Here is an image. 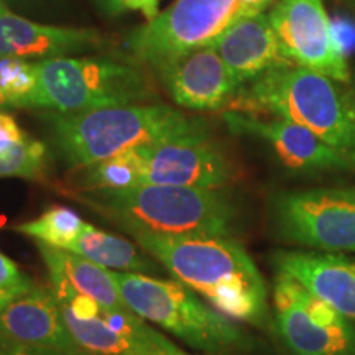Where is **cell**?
I'll return each instance as SVG.
<instances>
[{
    "label": "cell",
    "mask_w": 355,
    "mask_h": 355,
    "mask_svg": "<svg viewBox=\"0 0 355 355\" xmlns=\"http://www.w3.org/2000/svg\"><path fill=\"white\" fill-rule=\"evenodd\" d=\"M114 10H140L146 20H153L158 15V0H109Z\"/></svg>",
    "instance_id": "obj_30"
},
{
    "label": "cell",
    "mask_w": 355,
    "mask_h": 355,
    "mask_svg": "<svg viewBox=\"0 0 355 355\" xmlns=\"http://www.w3.org/2000/svg\"><path fill=\"white\" fill-rule=\"evenodd\" d=\"M3 3L6 2H13V3H20V2H26V0H2Z\"/></svg>",
    "instance_id": "obj_34"
},
{
    "label": "cell",
    "mask_w": 355,
    "mask_h": 355,
    "mask_svg": "<svg viewBox=\"0 0 355 355\" xmlns=\"http://www.w3.org/2000/svg\"><path fill=\"white\" fill-rule=\"evenodd\" d=\"M268 19L291 64L350 83L347 60L337 46L322 0H278Z\"/></svg>",
    "instance_id": "obj_11"
},
{
    "label": "cell",
    "mask_w": 355,
    "mask_h": 355,
    "mask_svg": "<svg viewBox=\"0 0 355 355\" xmlns=\"http://www.w3.org/2000/svg\"><path fill=\"white\" fill-rule=\"evenodd\" d=\"M183 355H188V354H186V352H184V354H183Z\"/></svg>",
    "instance_id": "obj_37"
},
{
    "label": "cell",
    "mask_w": 355,
    "mask_h": 355,
    "mask_svg": "<svg viewBox=\"0 0 355 355\" xmlns=\"http://www.w3.org/2000/svg\"><path fill=\"white\" fill-rule=\"evenodd\" d=\"M145 184L225 189L237 181V165L212 139L206 123L173 140L145 146Z\"/></svg>",
    "instance_id": "obj_10"
},
{
    "label": "cell",
    "mask_w": 355,
    "mask_h": 355,
    "mask_svg": "<svg viewBox=\"0 0 355 355\" xmlns=\"http://www.w3.org/2000/svg\"><path fill=\"white\" fill-rule=\"evenodd\" d=\"M28 133L21 130L19 123L12 115L0 112V153L20 144Z\"/></svg>",
    "instance_id": "obj_28"
},
{
    "label": "cell",
    "mask_w": 355,
    "mask_h": 355,
    "mask_svg": "<svg viewBox=\"0 0 355 355\" xmlns=\"http://www.w3.org/2000/svg\"><path fill=\"white\" fill-rule=\"evenodd\" d=\"M350 2H352V6L355 7V0H350Z\"/></svg>",
    "instance_id": "obj_35"
},
{
    "label": "cell",
    "mask_w": 355,
    "mask_h": 355,
    "mask_svg": "<svg viewBox=\"0 0 355 355\" xmlns=\"http://www.w3.org/2000/svg\"><path fill=\"white\" fill-rule=\"evenodd\" d=\"M61 313L66 326L74 337L79 347L89 355H183L170 340L165 343H152V340L135 339V337L122 336L109 329L104 322L97 319L81 321L71 313L69 306L60 303Z\"/></svg>",
    "instance_id": "obj_19"
},
{
    "label": "cell",
    "mask_w": 355,
    "mask_h": 355,
    "mask_svg": "<svg viewBox=\"0 0 355 355\" xmlns=\"http://www.w3.org/2000/svg\"><path fill=\"white\" fill-rule=\"evenodd\" d=\"M227 66L239 87L261 74L291 63L279 50L268 15L241 17L211 44Z\"/></svg>",
    "instance_id": "obj_16"
},
{
    "label": "cell",
    "mask_w": 355,
    "mask_h": 355,
    "mask_svg": "<svg viewBox=\"0 0 355 355\" xmlns=\"http://www.w3.org/2000/svg\"><path fill=\"white\" fill-rule=\"evenodd\" d=\"M0 89L7 105L30 107L38 89L37 63L21 58H0Z\"/></svg>",
    "instance_id": "obj_24"
},
{
    "label": "cell",
    "mask_w": 355,
    "mask_h": 355,
    "mask_svg": "<svg viewBox=\"0 0 355 355\" xmlns=\"http://www.w3.org/2000/svg\"><path fill=\"white\" fill-rule=\"evenodd\" d=\"M229 110L286 119L355 163V92L301 66H283L239 89Z\"/></svg>",
    "instance_id": "obj_3"
},
{
    "label": "cell",
    "mask_w": 355,
    "mask_h": 355,
    "mask_svg": "<svg viewBox=\"0 0 355 355\" xmlns=\"http://www.w3.org/2000/svg\"><path fill=\"white\" fill-rule=\"evenodd\" d=\"M239 19L241 0H176L128 35L127 48L157 73L178 58L211 46Z\"/></svg>",
    "instance_id": "obj_8"
},
{
    "label": "cell",
    "mask_w": 355,
    "mask_h": 355,
    "mask_svg": "<svg viewBox=\"0 0 355 355\" xmlns=\"http://www.w3.org/2000/svg\"><path fill=\"white\" fill-rule=\"evenodd\" d=\"M275 237L319 252H355V184L282 191L270 199Z\"/></svg>",
    "instance_id": "obj_7"
},
{
    "label": "cell",
    "mask_w": 355,
    "mask_h": 355,
    "mask_svg": "<svg viewBox=\"0 0 355 355\" xmlns=\"http://www.w3.org/2000/svg\"><path fill=\"white\" fill-rule=\"evenodd\" d=\"M33 286L32 279L21 272L15 261L0 254V290L10 293L15 298H19V296L32 290Z\"/></svg>",
    "instance_id": "obj_25"
},
{
    "label": "cell",
    "mask_w": 355,
    "mask_h": 355,
    "mask_svg": "<svg viewBox=\"0 0 355 355\" xmlns=\"http://www.w3.org/2000/svg\"><path fill=\"white\" fill-rule=\"evenodd\" d=\"M283 275L355 322V261L336 252L277 250L270 255Z\"/></svg>",
    "instance_id": "obj_14"
},
{
    "label": "cell",
    "mask_w": 355,
    "mask_h": 355,
    "mask_svg": "<svg viewBox=\"0 0 355 355\" xmlns=\"http://www.w3.org/2000/svg\"><path fill=\"white\" fill-rule=\"evenodd\" d=\"M37 247L50 273L53 293L58 301L69 300L78 291L92 296L102 309H130L115 285L110 270L63 248L48 247L43 243H37Z\"/></svg>",
    "instance_id": "obj_18"
},
{
    "label": "cell",
    "mask_w": 355,
    "mask_h": 355,
    "mask_svg": "<svg viewBox=\"0 0 355 355\" xmlns=\"http://www.w3.org/2000/svg\"><path fill=\"white\" fill-rule=\"evenodd\" d=\"M84 222L74 209L66 206H50L42 216L13 225V230L33 239L43 245L68 250L84 227Z\"/></svg>",
    "instance_id": "obj_22"
},
{
    "label": "cell",
    "mask_w": 355,
    "mask_h": 355,
    "mask_svg": "<svg viewBox=\"0 0 355 355\" xmlns=\"http://www.w3.org/2000/svg\"><path fill=\"white\" fill-rule=\"evenodd\" d=\"M15 176L32 181H48L50 176V150L37 139L26 135L7 152L0 153V178Z\"/></svg>",
    "instance_id": "obj_23"
},
{
    "label": "cell",
    "mask_w": 355,
    "mask_h": 355,
    "mask_svg": "<svg viewBox=\"0 0 355 355\" xmlns=\"http://www.w3.org/2000/svg\"><path fill=\"white\" fill-rule=\"evenodd\" d=\"M107 46V37L92 28H66L35 24L15 15L0 0V58H71Z\"/></svg>",
    "instance_id": "obj_15"
},
{
    "label": "cell",
    "mask_w": 355,
    "mask_h": 355,
    "mask_svg": "<svg viewBox=\"0 0 355 355\" xmlns=\"http://www.w3.org/2000/svg\"><path fill=\"white\" fill-rule=\"evenodd\" d=\"M176 279L209 301L225 318L265 327L268 291L245 247L232 237L132 235Z\"/></svg>",
    "instance_id": "obj_1"
},
{
    "label": "cell",
    "mask_w": 355,
    "mask_h": 355,
    "mask_svg": "<svg viewBox=\"0 0 355 355\" xmlns=\"http://www.w3.org/2000/svg\"><path fill=\"white\" fill-rule=\"evenodd\" d=\"M33 109L60 114L133 105L157 96L153 83L137 64L110 58H55L37 63Z\"/></svg>",
    "instance_id": "obj_6"
},
{
    "label": "cell",
    "mask_w": 355,
    "mask_h": 355,
    "mask_svg": "<svg viewBox=\"0 0 355 355\" xmlns=\"http://www.w3.org/2000/svg\"><path fill=\"white\" fill-rule=\"evenodd\" d=\"M114 282L130 311L148 319L191 347L209 354L248 349L252 339L237 324L207 306L181 282L112 272Z\"/></svg>",
    "instance_id": "obj_5"
},
{
    "label": "cell",
    "mask_w": 355,
    "mask_h": 355,
    "mask_svg": "<svg viewBox=\"0 0 355 355\" xmlns=\"http://www.w3.org/2000/svg\"><path fill=\"white\" fill-rule=\"evenodd\" d=\"M0 355H76V354L61 352V350L42 347V345L19 343V340L10 339V337L0 334ZM79 355H89V354H79Z\"/></svg>",
    "instance_id": "obj_26"
},
{
    "label": "cell",
    "mask_w": 355,
    "mask_h": 355,
    "mask_svg": "<svg viewBox=\"0 0 355 355\" xmlns=\"http://www.w3.org/2000/svg\"><path fill=\"white\" fill-rule=\"evenodd\" d=\"M275 0H241V17H252L263 13Z\"/></svg>",
    "instance_id": "obj_31"
},
{
    "label": "cell",
    "mask_w": 355,
    "mask_h": 355,
    "mask_svg": "<svg viewBox=\"0 0 355 355\" xmlns=\"http://www.w3.org/2000/svg\"><path fill=\"white\" fill-rule=\"evenodd\" d=\"M275 326L295 355H355V322L295 279L277 275Z\"/></svg>",
    "instance_id": "obj_9"
},
{
    "label": "cell",
    "mask_w": 355,
    "mask_h": 355,
    "mask_svg": "<svg viewBox=\"0 0 355 355\" xmlns=\"http://www.w3.org/2000/svg\"><path fill=\"white\" fill-rule=\"evenodd\" d=\"M66 194L130 235L232 237L241 214L227 189L140 184Z\"/></svg>",
    "instance_id": "obj_2"
},
{
    "label": "cell",
    "mask_w": 355,
    "mask_h": 355,
    "mask_svg": "<svg viewBox=\"0 0 355 355\" xmlns=\"http://www.w3.org/2000/svg\"><path fill=\"white\" fill-rule=\"evenodd\" d=\"M51 144L71 170L79 171L102 159L141 146L173 140L201 127V119L186 117L165 104L117 105L84 112L46 115Z\"/></svg>",
    "instance_id": "obj_4"
},
{
    "label": "cell",
    "mask_w": 355,
    "mask_h": 355,
    "mask_svg": "<svg viewBox=\"0 0 355 355\" xmlns=\"http://www.w3.org/2000/svg\"><path fill=\"white\" fill-rule=\"evenodd\" d=\"M0 334L61 352L87 354L71 336L55 293L43 286H33L0 313Z\"/></svg>",
    "instance_id": "obj_17"
},
{
    "label": "cell",
    "mask_w": 355,
    "mask_h": 355,
    "mask_svg": "<svg viewBox=\"0 0 355 355\" xmlns=\"http://www.w3.org/2000/svg\"><path fill=\"white\" fill-rule=\"evenodd\" d=\"M145 146L132 148L112 158L79 170V180L71 191L127 189L145 184Z\"/></svg>",
    "instance_id": "obj_21"
},
{
    "label": "cell",
    "mask_w": 355,
    "mask_h": 355,
    "mask_svg": "<svg viewBox=\"0 0 355 355\" xmlns=\"http://www.w3.org/2000/svg\"><path fill=\"white\" fill-rule=\"evenodd\" d=\"M2 105H7V102H6V97L2 94V89H0V107H2Z\"/></svg>",
    "instance_id": "obj_33"
},
{
    "label": "cell",
    "mask_w": 355,
    "mask_h": 355,
    "mask_svg": "<svg viewBox=\"0 0 355 355\" xmlns=\"http://www.w3.org/2000/svg\"><path fill=\"white\" fill-rule=\"evenodd\" d=\"M222 117L230 132L266 141L286 170L300 175L355 173L354 162L300 123L278 117L260 119V115L235 110H227Z\"/></svg>",
    "instance_id": "obj_12"
},
{
    "label": "cell",
    "mask_w": 355,
    "mask_h": 355,
    "mask_svg": "<svg viewBox=\"0 0 355 355\" xmlns=\"http://www.w3.org/2000/svg\"><path fill=\"white\" fill-rule=\"evenodd\" d=\"M178 105L193 110H217L232 102L239 84L212 46H204L157 71Z\"/></svg>",
    "instance_id": "obj_13"
},
{
    "label": "cell",
    "mask_w": 355,
    "mask_h": 355,
    "mask_svg": "<svg viewBox=\"0 0 355 355\" xmlns=\"http://www.w3.org/2000/svg\"><path fill=\"white\" fill-rule=\"evenodd\" d=\"M68 252L78 254L84 259L94 261L104 268H114L117 272L153 275L159 273V266L155 259L140 250L135 243L94 225L84 224L81 234L71 243Z\"/></svg>",
    "instance_id": "obj_20"
},
{
    "label": "cell",
    "mask_w": 355,
    "mask_h": 355,
    "mask_svg": "<svg viewBox=\"0 0 355 355\" xmlns=\"http://www.w3.org/2000/svg\"><path fill=\"white\" fill-rule=\"evenodd\" d=\"M354 92H355V84H354Z\"/></svg>",
    "instance_id": "obj_36"
},
{
    "label": "cell",
    "mask_w": 355,
    "mask_h": 355,
    "mask_svg": "<svg viewBox=\"0 0 355 355\" xmlns=\"http://www.w3.org/2000/svg\"><path fill=\"white\" fill-rule=\"evenodd\" d=\"M13 300H15V296L10 295V293H7V291H3V290H0V313H2V311L6 309L7 306L10 304Z\"/></svg>",
    "instance_id": "obj_32"
},
{
    "label": "cell",
    "mask_w": 355,
    "mask_h": 355,
    "mask_svg": "<svg viewBox=\"0 0 355 355\" xmlns=\"http://www.w3.org/2000/svg\"><path fill=\"white\" fill-rule=\"evenodd\" d=\"M331 25L337 46L344 56H347L355 50V24L347 19H336Z\"/></svg>",
    "instance_id": "obj_29"
},
{
    "label": "cell",
    "mask_w": 355,
    "mask_h": 355,
    "mask_svg": "<svg viewBox=\"0 0 355 355\" xmlns=\"http://www.w3.org/2000/svg\"><path fill=\"white\" fill-rule=\"evenodd\" d=\"M64 304L69 306L71 313L81 321H89V319H97L101 316L102 306L86 293H74L73 298L66 301Z\"/></svg>",
    "instance_id": "obj_27"
}]
</instances>
